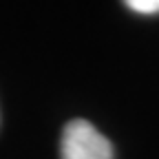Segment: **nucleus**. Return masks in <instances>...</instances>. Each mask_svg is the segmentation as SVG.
<instances>
[{"mask_svg": "<svg viewBox=\"0 0 159 159\" xmlns=\"http://www.w3.org/2000/svg\"><path fill=\"white\" fill-rule=\"evenodd\" d=\"M60 159H113V146L91 122L71 119L62 133Z\"/></svg>", "mask_w": 159, "mask_h": 159, "instance_id": "nucleus-1", "label": "nucleus"}, {"mask_svg": "<svg viewBox=\"0 0 159 159\" xmlns=\"http://www.w3.org/2000/svg\"><path fill=\"white\" fill-rule=\"evenodd\" d=\"M126 7L137 13H159V0H128Z\"/></svg>", "mask_w": 159, "mask_h": 159, "instance_id": "nucleus-2", "label": "nucleus"}]
</instances>
